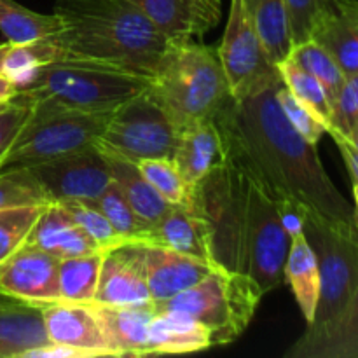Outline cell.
<instances>
[{
    "mask_svg": "<svg viewBox=\"0 0 358 358\" xmlns=\"http://www.w3.org/2000/svg\"><path fill=\"white\" fill-rule=\"evenodd\" d=\"M280 79L278 73L245 96L229 98L213 117L226 157L276 201L289 198L331 222L358 224L355 206L332 184L317 145L283 115L275 96Z\"/></svg>",
    "mask_w": 358,
    "mask_h": 358,
    "instance_id": "6da1fadb",
    "label": "cell"
},
{
    "mask_svg": "<svg viewBox=\"0 0 358 358\" xmlns=\"http://www.w3.org/2000/svg\"><path fill=\"white\" fill-rule=\"evenodd\" d=\"M58 59H84L152 79L168 41L131 0H56ZM56 59V62H58Z\"/></svg>",
    "mask_w": 358,
    "mask_h": 358,
    "instance_id": "7a4b0ae2",
    "label": "cell"
},
{
    "mask_svg": "<svg viewBox=\"0 0 358 358\" xmlns=\"http://www.w3.org/2000/svg\"><path fill=\"white\" fill-rule=\"evenodd\" d=\"M150 77L84 59H58L38 66L17 86L14 100L83 112H112L145 93Z\"/></svg>",
    "mask_w": 358,
    "mask_h": 358,
    "instance_id": "3957f363",
    "label": "cell"
},
{
    "mask_svg": "<svg viewBox=\"0 0 358 358\" xmlns=\"http://www.w3.org/2000/svg\"><path fill=\"white\" fill-rule=\"evenodd\" d=\"M149 93L180 131L212 121L231 98L219 52L194 41H171L154 72Z\"/></svg>",
    "mask_w": 358,
    "mask_h": 358,
    "instance_id": "277c9868",
    "label": "cell"
},
{
    "mask_svg": "<svg viewBox=\"0 0 358 358\" xmlns=\"http://www.w3.org/2000/svg\"><path fill=\"white\" fill-rule=\"evenodd\" d=\"M304 234L320 271V297L311 324L297 341H311L332 329L358 285V224H338L304 210Z\"/></svg>",
    "mask_w": 358,
    "mask_h": 358,
    "instance_id": "5b68a950",
    "label": "cell"
},
{
    "mask_svg": "<svg viewBox=\"0 0 358 358\" xmlns=\"http://www.w3.org/2000/svg\"><path fill=\"white\" fill-rule=\"evenodd\" d=\"M262 297L264 294L247 273L217 266L201 282L156 303V308L187 315L212 334L213 346H226L247 331Z\"/></svg>",
    "mask_w": 358,
    "mask_h": 358,
    "instance_id": "8992f818",
    "label": "cell"
},
{
    "mask_svg": "<svg viewBox=\"0 0 358 358\" xmlns=\"http://www.w3.org/2000/svg\"><path fill=\"white\" fill-rule=\"evenodd\" d=\"M247 175L226 157L189 192V203L208 224L213 261L229 271L247 268Z\"/></svg>",
    "mask_w": 358,
    "mask_h": 358,
    "instance_id": "52a82bcc",
    "label": "cell"
},
{
    "mask_svg": "<svg viewBox=\"0 0 358 358\" xmlns=\"http://www.w3.org/2000/svg\"><path fill=\"white\" fill-rule=\"evenodd\" d=\"M28 107L30 115L0 159V171L30 168L94 145L114 112L69 110L48 105Z\"/></svg>",
    "mask_w": 358,
    "mask_h": 358,
    "instance_id": "ba28073f",
    "label": "cell"
},
{
    "mask_svg": "<svg viewBox=\"0 0 358 358\" xmlns=\"http://www.w3.org/2000/svg\"><path fill=\"white\" fill-rule=\"evenodd\" d=\"M178 133L170 115L147 90L112 112L96 145L133 163L156 157L171 159Z\"/></svg>",
    "mask_w": 358,
    "mask_h": 358,
    "instance_id": "9c48e42d",
    "label": "cell"
},
{
    "mask_svg": "<svg viewBox=\"0 0 358 358\" xmlns=\"http://www.w3.org/2000/svg\"><path fill=\"white\" fill-rule=\"evenodd\" d=\"M248 182L250 187L245 240V273L266 296L283 283V268L289 255L290 236L282 226L275 196L262 185L252 180Z\"/></svg>",
    "mask_w": 358,
    "mask_h": 358,
    "instance_id": "30bf717a",
    "label": "cell"
},
{
    "mask_svg": "<svg viewBox=\"0 0 358 358\" xmlns=\"http://www.w3.org/2000/svg\"><path fill=\"white\" fill-rule=\"evenodd\" d=\"M217 52L231 98L245 96L259 84L278 76L262 48L245 0H231L226 30Z\"/></svg>",
    "mask_w": 358,
    "mask_h": 358,
    "instance_id": "8fae6325",
    "label": "cell"
},
{
    "mask_svg": "<svg viewBox=\"0 0 358 358\" xmlns=\"http://www.w3.org/2000/svg\"><path fill=\"white\" fill-rule=\"evenodd\" d=\"M28 170L51 203L96 201L112 182L108 161L96 143L35 164Z\"/></svg>",
    "mask_w": 358,
    "mask_h": 358,
    "instance_id": "7c38bea8",
    "label": "cell"
},
{
    "mask_svg": "<svg viewBox=\"0 0 358 358\" xmlns=\"http://www.w3.org/2000/svg\"><path fill=\"white\" fill-rule=\"evenodd\" d=\"M58 257L23 243L0 261V292L35 304L58 301Z\"/></svg>",
    "mask_w": 358,
    "mask_h": 358,
    "instance_id": "4fadbf2b",
    "label": "cell"
},
{
    "mask_svg": "<svg viewBox=\"0 0 358 358\" xmlns=\"http://www.w3.org/2000/svg\"><path fill=\"white\" fill-rule=\"evenodd\" d=\"M44 329L52 345L66 346L80 358L114 357L91 303L58 299L42 308Z\"/></svg>",
    "mask_w": 358,
    "mask_h": 358,
    "instance_id": "5bb4252c",
    "label": "cell"
},
{
    "mask_svg": "<svg viewBox=\"0 0 358 358\" xmlns=\"http://www.w3.org/2000/svg\"><path fill=\"white\" fill-rule=\"evenodd\" d=\"M142 261L154 303H163L201 282L217 264L156 243H131Z\"/></svg>",
    "mask_w": 358,
    "mask_h": 358,
    "instance_id": "9a60e30c",
    "label": "cell"
},
{
    "mask_svg": "<svg viewBox=\"0 0 358 358\" xmlns=\"http://www.w3.org/2000/svg\"><path fill=\"white\" fill-rule=\"evenodd\" d=\"M168 41H192L217 27L222 0H131Z\"/></svg>",
    "mask_w": 358,
    "mask_h": 358,
    "instance_id": "2e32d148",
    "label": "cell"
},
{
    "mask_svg": "<svg viewBox=\"0 0 358 358\" xmlns=\"http://www.w3.org/2000/svg\"><path fill=\"white\" fill-rule=\"evenodd\" d=\"M91 303L110 306H143L154 303L142 261L131 243L103 255L96 294Z\"/></svg>",
    "mask_w": 358,
    "mask_h": 358,
    "instance_id": "e0dca14e",
    "label": "cell"
},
{
    "mask_svg": "<svg viewBox=\"0 0 358 358\" xmlns=\"http://www.w3.org/2000/svg\"><path fill=\"white\" fill-rule=\"evenodd\" d=\"M44 304L0 292V358H30L51 346L42 318Z\"/></svg>",
    "mask_w": 358,
    "mask_h": 358,
    "instance_id": "ac0fdd59",
    "label": "cell"
},
{
    "mask_svg": "<svg viewBox=\"0 0 358 358\" xmlns=\"http://www.w3.org/2000/svg\"><path fill=\"white\" fill-rule=\"evenodd\" d=\"M310 38L336 59L346 77L358 73V0H329Z\"/></svg>",
    "mask_w": 358,
    "mask_h": 358,
    "instance_id": "d6986e66",
    "label": "cell"
},
{
    "mask_svg": "<svg viewBox=\"0 0 358 358\" xmlns=\"http://www.w3.org/2000/svg\"><path fill=\"white\" fill-rule=\"evenodd\" d=\"M147 243L163 245L180 254L212 262V234L208 224L187 201L170 205L163 217L150 227Z\"/></svg>",
    "mask_w": 358,
    "mask_h": 358,
    "instance_id": "ffe728a7",
    "label": "cell"
},
{
    "mask_svg": "<svg viewBox=\"0 0 358 358\" xmlns=\"http://www.w3.org/2000/svg\"><path fill=\"white\" fill-rule=\"evenodd\" d=\"M114 357H149V325L156 303L143 306H110L91 303Z\"/></svg>",
    "mask_w": 358,
    "mask_h": 358,
    "instance_id": "44dd1931",
    "label": "cell"
},
{
    "mask_svg": "<svg viewBox=\"0 0 358 358\" xmlns=\"http://www.w3.org/2000/svg\"><path fill=\"white\" fill-rule=\"evenodd\" d=\"M24 243L34 245L58 259L101 252L59 203H48L44 206Z\"/></svg>",
    "mask_w": 358,
    "mask_h": 358,
    "instance_id": "7402d4cb",
    "label": "cell"
},
{
    "mask_svg": "<svg viewBox=\"0 0 358 358\" xmlns=\"http://www.w3.org/2000/svg\"><path fill=\"white\" fill-rule=\"evenodd\" d=\"M171 159L189 187H194L206 173L226 159L224 140L217 122L212 119L182 128Z\"/></svg>",
    "mask_w": 358,
    "mask_h": 358,
    "instance_id": "603a6c76",
    "label": "cell"
},
{
    "mask_svg": "<svg viewBox=\"0 0 358 358\" xmlns=\"http://www.w3.org/2000/svg\"><path fill=\"white\" fill-rule=\"evenodd\" d=\"M208 348H213L212 334L199 322L184 313L157 310L149 325V355H182Z\"/></svg>",
    "mask_w": 358,
    "mask_h": 358,
    "instance_id": "cb8c5ba5",
    "label": "cell"
},
{
    "mask_svg": "<svg viewBox=\"0 0 358 358\" xmlns=\"http://www.w3.org/2000/svg\"><path fill=\"white\" fill-rule=\"evenodd\" d=\"M283 282L292 289L306 324H311L320 297V271L318 261L306 234L290 238L289 255L283 268Z\"/></svg>",
    "mask_w": 358,
    "mask_h": 358,
    "instance_id": "d4e9b609",
    "label": "cell"
},
{
    "mask_svg": "<svg viewBox=\"0 0 358 358\" xmlns=\"http://www.w3.org/2000/svg\"><path fill=\"white\" fill-rule=\"evenodd\" d=\"M285 358H358V285L331 331L311 341H296Z\"/></svg>",
    "mask_w": 358,
    "mask_h": 358,
    "instance_id": "484cf974",
    "label": "cell"
},
{
    "mask_svg": "<svg viewBox=\"0 0 358 358\" xmlns=\"http://www.w3.org/2000/svg\"><path fill=\"white\" fill-rule=\"evenodd\" d=\"M101 152L105 154L108 161L112 180L119 185V189L122 191L124 198L128 199L131 208L136 212V215L147 226L152 227L166 213L171 203H168L163 196L157 194L156 189L140 173L136 163L107 152V150H101Z\"/></svg>",
    "mask_w": 358,
    "mask_h": 358,
    "instance_id": "4316f807",
    "label": "cell"
},
{
    "mask_svg": "<svg viewBox=\"0 0 358 358\" xmlns=\"http://www.w3.org/2000/svg\"><path fill=\"white\" fill-rule=\"evenodd\" d=\"M245 2L262 48L271 65L276 66L289 58L294 45L285 0H245Z\"/></svg>",
    "mask_w": 358,
    "mask_h": 358,
    "instance_id": "83f0119b",
    "label": "cell"
},
{
    "mask_svg": "<svg viewBox=\"0 0 358 358\" xmlns=\"http://www.w3.org/2000/svg\"><path fill=\"white\" fill-rule=\"evenodd\" d=\"M62 30V21L52 14H41L14 0H0V31L10 44L48 38Z\"/></svg>",
    "mask_w": 358,
    "mask_h": 358,
    "instance_id": "f1b7e54d",
    "label": "cell"
},
{
    "mask_svg": "<svg viewBox=\"0 0 358 358\" xmlns=\"http://www.w3.org/2000/svg\"><path fill=\"white\" fill-rule=\"evenodd\" d=\"M103 255V252H94V254L59 259V299L91 303L96 294Z\"/></svg>",
    "mask_w": 358,
    "mask_h": 358,
    "instance_id": "f546056e",
    "label": "cell"
},
{
    "mask_svg": "<svg viewBox=\"0 0 358 358\" xmlns=\"http://www.w3.org/2000/svg\"><path fill=\"white\" fill-rule=\"evenodd\" d=\"M280 77H282L283 84L292 91L294 96L299 101H303L325 126H327V133L332 129V107L329 101L327 93H325L324 86L311 76L310 72L297 65L294 59L287 58L282 63L276 65Z\"/></svg>",
    "mask_w": 358,
    "mask_h": 358,
    "instance_id": "4dcf8cb0",
    "label": "cell"
},
{
    "mask_svg": "<svg viewBox=\"0 0 358 358\" xmlns=\"http://www.w3.org/2000/svg\"><path fill=\"white\" fill-rule=\"evenodd\" d=\"M289 58L294 59L299 66H303L306 72H310L324 86L329 101H331V107H334L336 100L341 93L343 84L346 80L345 72L339 69L336 59L320 44H317L311 38L292 45Z\"/></svg>",
    "mask_w": 358,
    "mask_h": 358,
    "instance_id": "1f68e13d",
    "label": "cell"
},
{
    "mask_svg": "<svg viewBox=\"0 0 358 358\" xmlns=\"http://www.w3.org/2000/svg\"><path fill=\"white\" fill-rule=\"evenodd\" d=\"M94 203L103 212L112 227L124 238L126 243H147L150 226H147L136 215V212L131 208V205L114 180L107 185V189Z\"/></svg>",
    "mask_w": 358,
    "mask_h": 358,
    "instance_id": "d6a6232c",
    "label": "cell"
},
{
    "mask_svg": "<svg viewBox=\"0 0 358 358\" xmlns=\"http://www.w3.org/2000/svg\"><path fill=\"white\" fill-rule=\"evenodd\" d=\"M59 205L86 231L87 236L98 245L103 254L126 245L124 238L112 227V224L94 201H63Z\"/></svg>",
    "mask_w": 358,
    "mask_h": 358,
    "instance_id": "836d02e7",
    "label": "cell"
},
{
    "mask_svg": "<svg viewBox=\"0 0 358 358\" xmlns=\"http://www.w3.org/2000/svg\"><path fill=\"white\" fill-rule=\"evenodd\" d=\"M48 203H51L48 194L28 168L0 171V210Z\"/></svg>",
    "mask_w": 358,
    "mask_h": 358,
    "instance_id": "e575fe53",
    "label": "cell"
},
{
    "mask_svg": "<svg viewBox=\"0 0 358 358\" xmlns=\"http://www.w3.org/2000/svg\"><path fill=\"white\" fill-rule=\"evenodd\" d=\"M140 173L149 180L157 191V194L163 196L168 203L177 205V203L187 201L191 187L182 177L180 170L173 159L168 157H156V159H143L136 163Z\"/></svg>",
    "mask_w": 358,
    "mask_h": 358,
    "instance_id": "d590c367",
    "label": "cell"
},
{
    "mask_svg": "<svg viewBox=\"0 0 358 358\" xmlns=\"http://www.w3.org/2000/svg\"><path fill=\"white\" fill-rule=\"evenodd\" d=\"M44 206L30 205L0 210V261L9 257L16 248L24 243Z\"/></svg>",
    "mask_w": 358,
    "mask_h": 358,
    "instance_id": "8d00e7d4",
    "label": "cell"
},
{
    "mask_svg": "<svg viewBox=\"0 0 358 358\" xmlns=\"http://www.w3.org/2000/svg\"><path fill=\"white\" fill-rule=\"evenodd\" d=\"M276 101H278L280 108H282L283 115L287 117V121L292 124V128L299 133L301 136L308 140L310 143L317 145L322 140V136L327 135V126L303 103V101L297 100L292 94V91L283 84V80L280 79V83L276 84L275 90Z\"/></svg>",
    "mask_w": 358,
    "mask_h": 358,
    "instance_id": "74e56055",
    "label": "cell"
},
{
    "mask_svg": "<svg viewBox=\"0 0 358 358\" xmlns=\"http://www.w3.org/2000/svg\"><path fill=\"white\" fill-rule=\"evenodd\" d=\"M292 44L310 41L315 21L320 16L329 0H285Z\"/></svg>",
    "mask_w": 358,
    "mask_h": 358,
    "instance_id": "f35d334b",
    "label": "cell"
},
{
    "mask_svg": "<svg viewBox=\"0 0 358 358\" xmlns=\"http://www.w3.org/2000/svg\"><path fill=\"white\" fill-rule=\"evenodd\" d=\"M358 122V73L346 77L338 100L332 107V129L331 131L348 135ZM329 131V133H331Z\"/></svg>",
    "mask_w": 358,
    "mask_h": 358,
    "instance_id": "ab89813d",
    "label": "cell"
},
{
    "mask_svg": "<svg viewBox=\"0 0 358 358\" xmlns=\"http://www.w3.org/2000/svg\"><path fill=\"white\" fill-rule=\"evenodd\" d=\"M28 115H30V107L16 100L9 101V105L0 110V159L23 128Z\"/></svg>",
    "mask_w": 358,
    "mask_h": 358,
    "instance_id": "60d3db41",
    "label": "cell"
},
{
    "mask_svg": "<svg viewBox=\"0 0 358 358\" xmlns=\"http://www.w3.org/2000/svg\"><path fill=\"white\" fill-rule=\"evenodd\" d=\"M276 208H278L280 220H282L283 229L287 231L290 238L299 236L304 233V210L297 201L289 198H283L276 201Z\"/></svg>",
    "mask_w": 358,
    "mask_h": 358,
    "instance_id": "b9f144b4",
    "label": "cell"
},
{
    "mask_svg": "<svg viewBox=\"0 0 358 358\" xmlns=\"http://www.w3.org/2000/svg\"><path fill=\"white\" fill-rule=\"evenodd\" d=\"M329 135L334 138L336 145L339 147V152H341L343 161H345L346 168H348L350 175H352V182H358V152L355 147L338 131H331Z\"/></svg>",
    "mask_w": 358,
    "mask_h": 358,
    "instance_id": "7bdbcfd3",
    "label": "cell"
},
{
    "mask_svg": "<svg viewBox=\"0 0 358 358\" xmlns=\"http://www.w3.org/2000/svg\"><path fill=\"white\" fill-rule=\"evenodd\" d=\"M16 94H17L16 83H14L9 76H6L3 72H0V103L13 101Z\"/></svg>",
    "mask_w": 358,
    "mask_h": 358,
    "instance_id": "ee69618b",
    "label": "cell"
},
{
    "mask_svg": "<svg viewBox=\"0 0 358 358\" xmlns=\"http://www.w3.org/2000/svg\"><path fill=\"white\" fill-rule=\"evenodd\" d=\"M345 138L348 140V142L352 143L353 147H355V150H357V152H358V122H357L355 126H353V128H352V131H350L348 135L345 136Z\"/></svg>",
    "mask_w": 358,
    "mask_h": 358,
    "instance_id": "f6af8a7d",
    "label": "cell"
},
{
    "mask_svg": "<svg viewBox=\"0 0 358 358\" xmlns=\"http://www.w3.org/2000/svg\"><path fill=\"white\" fill-rule=\"evenodd\" d=\"M10 48V42H3V44H0V72L3 70V59H6V55L7 51H9Z\"/></svg>",
    "mask_w": 358,
    "mask_h": 358,
    "instance_id": "bcb514c9",
    "label": "cell"
},
{
    "mask_svg": "<svg viewBox=\"0 0 358 358\" xmlns=\"http://www.w3.org/2000/svg\"><path fill=\"white\" fill-rule=\"evenodd\" d=\"M353 185V198H355V213H357V220H358V182H352Z\"/></svg>",
    "mask_w": 358,
    "mask_h": 358,
    "instance_id": "7dc6e473",
    "label": "cell"
},
{
    "mask_svg": "<svg viewBox=\"0 0 358 358\" xmlns=\"http://www.w3.org/2000/svg\"><path fill=\"white\" fill-rule=\"evenodd\" d=\"M7 105H9V101H7V103H0V110H2L3 107H7Z\"/></svg>",
    "mask_w": 358,
    "mask_h": 358,
    "instance_id": "c3c4849f",
    "label": "cell"
}]
</instances>
